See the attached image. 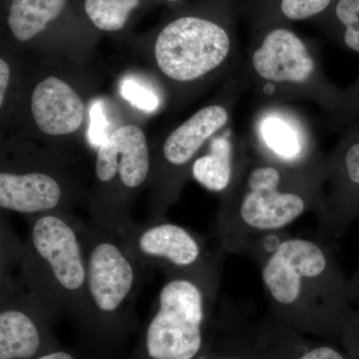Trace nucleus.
Instances as JSON below:
<instances>
[{"label":"nucleus","instance_id":"obj_16","mask_svg":"<svg viewBox=\"0 0 359 359\" xmlns=\"http://www.w3.org/2000/svg\"><path fill=\"white\" fill-rule=\"evenodd\" d=\"M238 159L230 131L215 136L208 152L194 162V179L211 192L224 193L233 181Z\"/></svg>","mask_w":359,"mask_h":359},{"label":"nucleus","instance_id":"obj_11","mask_svg":"<svg viewBox=\"0 0 359 359\" xmlns=\"http://www.w3.org/2000/svg\"><path fill=\"white\" fill-rule=\"evenodd\" d=\"M0 304V359L34 358L43 346L40 320L49 313L4 271Z\"/></svg>","mask_w":359,"mask_h":359},{"label":"nucleus","instance_id":"obj_19","mask_svg":"<svg viewBox=\"0 0 359 359\" xmlns=\"http://www.w3.org/2000/svg\"><path fill=\"white\" fill-rule=\"evenodd\" d=\"M271 325L268 320L259 327H250L244 323L233 334L229 348L218 356L199 359H268L271 346Z\"/></svg>","mask_w":359,"mask_h":359},{"label":"nucleus","instance_id":"obj_3","mask_svg":"<svg viewBox=\"0 0 359 359\" xmlns=\"http://www.w3.org/2000/svg\"><path fill=\"white\" fill-rule=\"evenodd\" d=\"M18 263L20 283L47 313H82L87 263L78 219L62 212L28 217Z\"/></svg>","mask_w":359,"mask_h":359},{"label":"nucleus","instance_id":"obj_5","mask_svg":"<svg viewBox=\"0 0 359 359\" xmlns=\"http://www.w3.org/2000/svg\"><path fill=\"white\" fill-rule=\"evenodd\" d=\"M243 73L262 104L306 100L332 118L339 108L342 89L325 75L320 54L287 28H271L259 36L245 55Z\"/></svg>","mask_w":359,"mask_h":359},{"label":"nucleus","instance_id":"obj_27","mask_svg":"<svg viewBox=\"0 0 359 359\" xmlns=\"http://www.w3.org/2000/svg\"><path fill=\"white\" fill-rule=\"evenodd\" d=\"M342 339H359V311H353L346 328H344Z\"/></svg>","mask_w":359,"mask_h":359},{"label":"nucleus","instance_id":"obj_6","mask_svg":"<svg viewBox=\"0 0 359 359\" xmlns=\"http://www.w3.org/2000/svg\"><path fill=\"white\" fill-rule=\"evenodd\" d=\"M79 229L87 263L81 314L94 320H116L135 306L144 266L130 257L114 233L80 221Z\"/></svg>","mask_w":359,"mask_h":359},{"label":"nucleus","instance_id":"obj_10","mask_svg":"<svg viewBox=\"0 0 359 359\" xmlns=\"http://www.w3.org/2000/svg\"><path fill=\"white\" fill-rule=\"evenodd\" d=\"M118 238L137 263L144 268H161L166 273L192 268L208 256L199 238L166 219L135 223Z\"/></svg>","mask_w":359,"mask_h":359},{"label":"nucleus","instance_id":"obj_25","mask_svg":"<svg viewBox=\"0 0 359 359\" xmlns=\"http://www.w3.org/2000/svg\"><path fill=\"white\" fill-rule=\"evenodd\" d=\"M90 140L95 145L101 146L109 137L107 136L108 123L104 114L102 103L98 101L93 104L90 111Z\"/></svg>","mask_w":359,"mask_h":359},{"label":"nucleus","instance_id":"obj_8","mask_svg":"<svg viewBox=\"0 0 359 359\" xmlns=\"http://www.w3.org/2000/svg\"><path fill=\"white\" fill-rule=\"evenodd\" d=\"M316 216L325 238L340 237L359 219V122L346 130L327 156L325 197Z\"/></svg>","mask_w":359,"mask_h":359},{"label":"nucleus","instance_id":"obj_1","mask_svg":"<svg viewBox=\"0 0 359 359\" xmlns=\"http://www.w3.org/2000/svg\"><path fill=\"white\" fill-rule=\"evenodd\" d=\"M327 177V156L321 153L302 164H285L250 155L245 147L216 224L222 249L257 262L287 226L318 212Z\"/></svg>","mask_w":359,"mask_h":359},{"label":"nucleus","instance_id":"obj_9","mask_svg":"<svg viewBox=\"0 0 359 359\" xmlns=\"http://www.w3.org/2000/svg\"><path fill=\"white\" fill-rule=\"evenodd\" d=\"M250 140L252 152L285 164H302L320 154L309 120L289 104H261Z\"/></svg>","mask_w":359,"mask_h":359},{"label":"nucleus","instance_id":"obj_13","mask_svg":"<svg viewBox=\"0 0 359 359\" xmlns=\"http://www.w3.org/2000/svg\"><path fill=\"white\" fill-rule=\"evenodd\" d=\"M236 99L201 108L167 137L162 147L163 161L168 169L176 172L179 179L184 171L192 170L203 146L230 121Z\"/></svg>","mask_w":359,"mask_h":359},{"label":"nucleus","instance_id":"obj_2","mask_svg":"<svg viewBox=\"0 0 359 359\" xmlns=\"http://www.w3.org/2000/svg\"><path fill=\"white\" fill-rule=\"evenodd\" d=\"M257 263L269 318L325 341L341 339L353 311L348 282L330 245L283 237Z\"/></svg>","mask_w":359,"mask_h":359},{"label":"nucleus","instance_id":"obj_23","mask_svg":"<svg viewBox=\"0 0 359 359\" xmlns=\"http://www.w3.org/2000/svg\"><path fill=\"white\" fill-rule=\"evenodd\" d=\"M332 0H280V14L285 20H309L327 9Z\"/></svg>","mask_w":359,"mask_h":359},{"label":"nucleus","instance_id":"obj_12","mask_svg":"<svg viewBox=\"0 0 359 359\" xmlns=\"http://www.w3.org/2000/svg\"><path fill=\"white\" fill-rule=\"evenodd\" d=\"M151 161L147 139L140 127L126 125L99 146L95 176L100 185H119L132 193L148 179Z\"/></svg>","mask_w":359,"mask_h":359},{"label":"nucleus","instance_id":"obj_28","mask_svg":"<svg viewBox=\"0 0 359 359\" xmlns=\"http://www.w3.org/2000/svg\"><path fill=\"white\" fill-rule=\"evenodd\" d=\"M348 294L351 302H355L359 304V269L355 276L348 282Z\"/></svg>","mask_w":359,"mask_h":359},{"label":"nucleus","instance_id":"obj_18","mask_svg":"<svg viewBox=\"0 0 359 359\" xmlns=\"http://www.w3.org/2000/svg\"><path fill=\"white\" fill-rule=\"evenodd\" d=\"M66 0H13L8 25L20 41H28L43 32L52 20L60 15Z\"/></svg>","mask_w":359,"mask_h":359},{"label":"nucleus","instance_id":"obj_20","mask_svg":"<svg viewBox=\"0 0 359 359\" xmlns=\"http://www.w3.org/2000/svg\"><path fill=\"white\" fill-rule=\"evenodd\" d=\"M140 0H85L89 20L103 32H118L126 25L130 13Z\"/></svg>","mask_w":359,"mask_h":359},{"label":"nucleus","instance_id":"obj_24","mask_svg":"<svg viewBox=\"0 0 359 359\" xmlns=\"http://www.w3.org/2000/svg\"><path fill=\"white\" fill-rule=\"evenodd\" d=\"M359 118V76L351 86L342 89L337 112L332 120L337 126L346 125Z\"/></svg>","mask_w":359,"mask_h":359},{"label":"nucleus","instance_id":"obj_14","mask_svg":"<svg viewBox=\"0 0 359 359\" xmlns=\"http://www.w3.org/2000/svg\"><path fill=\"white\" fill-rule=\"evenodd\" d=\"M65 189L57 177L39 170L0 173V207L26 216L62 212Z\"/></svg>","mask_w":359,"mask_h":359},{"label":"nucleus","instance_id":"obj_29","mask_svg":"<svg viewBox=\"0 0 359 359\" xmlns=\"http://www.w3.org/2000/svg\"><path fill=\"white\" fill-rule=\"evenodd\" d=\"M36 359H75L71 355L70 353L66 351H55V353H50L40 355Z\"/></svg>","mask_w":359,"mask_h":359},{"label":"nucleus","instance_id":"obj_17","mask_svg":"<svg viewBox=\"0 0 359 359\" xmlns=\"http://www.w3.org/2000/svg\"><path fill=\"white\" fill-rule=\"evenodd\" d=\"M268 359H351L332 342H311L304 334L273 320Z\"/></svg>","mask_w":359,"mask_h":359},{"label":"nucleus","instance_id":"obj_26","mask_svg":"<svg viewBox=\"0 0 359 359\" xmlns=\"http://www.w3.org/2000/svg\"><path fill=\"white\" fill-rule=\"evenodd\" d=\"M11 71L8 63L4 59H0V106H4L7 88L11 81Z\"/></svg>","mask_w":359,"mask_h":359},{"label":"nucleus","instance_id":"obj_30","mask_svg":"<svg viewBox=\"0 0 359 359\" xmlns=\"http://www.w3.org/2000/svg\"><path fill=\"white\" fill-rule=\"evenodd\" d=\"M167 1H177V0H167Z\"/></svg>","mask_w":359,"mask_h":359},{"label":"nucleus","instance_id":"obj_15","mask_svg":"<svg viewBox=\"0 0 359 359\" xmlns=\"http://www.w3.org/2000/svg\"><path fill=\"white\" fill-rule=\"evenodd\" d=\"M32 112L43 133L62 136L81 127L84 104L69 84L52 76L42 80L33 90Z\"/></svg>","mask_w":359,"mask_h":359},{"label":"nucleus","instance_id":"obj_21","mask_svg":"<svg viewBox=\"0 0 359 359\" xmlns=\"http://www.w3.org/2000/svg\"><path fill=\"white\" fill-rule=\"evenodd\" d=\"M334 14L342 26V45L359 55V0H337Z\"/></svg>","mask_w":359,"mask_h":359},{"label":"nucleus","instance_id":"obj_4","mask_svg":"<svg viewBox=\"0 0 359 359\" xmlns=\"http://www.w3.org/2000/svg\"><path fill=\"white\" fill-rule=\"evenodd\" d=\"M221 256L208 255L197 266L168 271L157 309L146 330L151 359H199L221 282Z\"/></svg>","mask_w":359,"mask_h":359},{"label":"nucleus","instance_id":"obj_7","mask_svg":"<svg viewBox=\"0 0 359 359\" xmlns=\"http://www.w3.org/2000/svg\"><path fill=\"white\" fill-rule=\"evenodd\" d=\"M161 72L182 85L197 83L236 61V45L223 25L199 16H183L163 28L156 39Z\"/></svg>","mask_w":359,"mask_h":359},{"label":"nucleus","instance_id":"obj_22","mask_svg":"<svg viewBox=\"0 0 359 359\" xmlns=\"http://www.w3.org/2000/svg\"><path fill=\"white\" fill-rule=\"evenodd\" d=\"M121 94L135 107L146 112H153L157 110L160 105L157 94L134 78H126L123 80Z\"/></svg>","mask_w":359,"mask_h":359}]
</instances>
